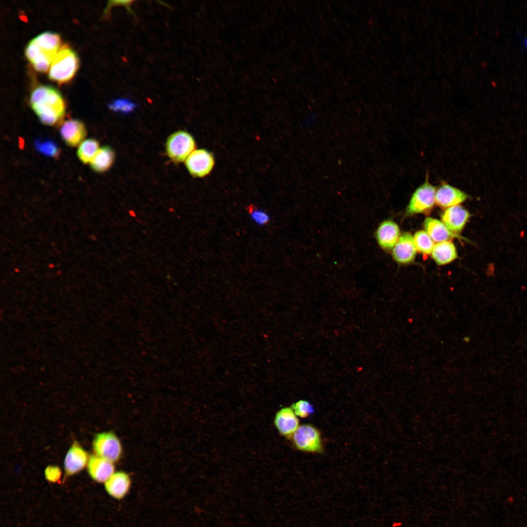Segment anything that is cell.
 I'll return each instance as SVG.
<instances>
[{"label":"cell","mask_w":527,"mask_h":527,"mask_svg":"<svg viewBox=\"0 0 527 527\" xmlns=\"http://www.w3.org/2000/svg\"><path fill=\"white\" fill-rule=\"evenodd\" d=\"M29 103L43 124L54 126L61 122L65 112V103L61 94L54 87H37L31 94Z\"/></svg>","instance_id":"6da1fadb"},{"label":"cell","mask_w":527,"mask_h":527,"mask_svg":"<svg viewBox=\"0 0 527 527\" xmlns=\"http://www.w3.org/2000/svg\"><path fill=\"white\" fill-rule=\"evenodd\" d=\"M60 44L61 38L58 34L44 32L28 42L25 55L36 70L44 72L50 67Z\"/></svg>","instance_id":"7a4b0ae2"},{"label":"cell","mask_w":527,"mask_h":527,"mask_svg":"<svg viewBox=\"0 0 527 527\" xmlns=\"http://www.w3.org/2000/svg\"><path fill=\"white\" fill-rule=\"evenodd\" d=\"M79 66L76 53L67 45L62 46L51 64L49 78L59 83L69 81L75 75Z\"/></svg>","instance_id":"3957f363"},{"label":"cell","mask_w":527,"mask_h":527,"mask_svg":"<svg viewBox=\"0 0 527 527\" xmlns=\"http://www.w3.org/2000/svg\"><path fill=\"white\" fill-rule=\"evenodd\" d=\"M92 446L96 455L113 463L118 462L122 456V444L113 432L97 434L93 440Z\"/></svg>","instance_id":"277c9868"},{"label":"cell","mask_w":527,"mask_h":527,"mask_svg":"<svg viewBox=\"0 0 527 527\" xmlns=\"http://www.w3.org/2000/svg\"><path fill=\"white\" fill-rule=\"evenodd\" d=\"M196 142L193 136L184 131H178L171 134L166 143L168 156L176 162L187 159L195 150Z\"/></svg>","instance_id":"5b68a950"},{"label":"cell","mask_w":527,"mask_h":527,"mask_svg":"<svg viewBox=\"0 0 527 527\" xmlns=\"http://www.w3.org/2000/svg\"><path fill=\"white\" fill-rule=\"evenodd\" d=\"M436 188L428 181L425 182L414 192L406 208V214L412 215L425 212L430 209L435 203Z\"/></svg>","instance_id":"8992f818"},{"label":"cell","mask_w":527,"mask_h":527,"mask_svg":"<svg viewBox=\"0 0 527 527\" xmlns=\"http://www.w3.org/2000/svg\"><path fill=\"white\" fill-rule=\"evenodd\" d=\"M214 165L213 154L205 149L194 150L185 160L188 172L196 178H203L209 175Z\"/></svg>","instance_id":"52a82bcc"},{"label":"cell","mask_w":527,"mask_h":527,"mask_svg":"<svg viewBox=\"0 0 527 527\" xmlns=\"http://www.w3.org/2000/svg\"><path fill=\"white\" fill-rule=\"evenodd\" d=\"M292 437L295 446L301 450L318 452L322 449L320 433L312 426L304 425L299 426Z\"/></svg>","instance_id":"ba28073f"},{"label":"cell","mask_w":527,"mask_h":527,"mask_svg":"<svg viewBox=\"0 0 527 527\" xmlns=\"http://www.w3.org/2000/svg\"><path fill=\"white\" fill-rule=\"evenodd\" d=\"M88 459L87 452L76 441L68 451L64 461L65 477L74 475L83 469Z\"/></svg>","instance_id":"9c48e42d"},{"label":"cell","mask_w":527,"mask_h":527,"mask_svg":"<svg viewBox=\"0 0 527 527\" xmlns=\"http://www.w3.org/2000/svg\"><path fill=\"white\" fill-rule=\"evenodd\" d=\"M60 132L62 140L67 145L71 147L80 145L86 135L84 124L77 119L68 120L63 122Z\"/></svg>","instance_id":"30bf717a"},{"label":"cell","mask_w":527,"mask_h":527,"mask_svg":"<svg viewBox=\"0 0 527 527\" xmlns=\"http://www.w3.org/2000/svg\"><path fill=\"white\" fill-rule=\"evenodd\" d=\"M468 196L461 190L442 182L435 193V203L439 206L449 208L464 202Z\"/></svg>","instance_id":"8fae6325"},{"label":"cell","mask_w":527,"mask_h":527,"mask_svg":"<svg viewBox=\"0 0 527 527\" xmlns=\"http://www.w3.org/2000/svg\"><path fill=\"white\" fill-rule=\"evenodd\" d=\"M131 485V479L126 472H115L105 482V488L113 498L121 500L128 493Z\"/></svg>","instance_id":"7c38bea8"},{"label":"cell","mask_w":527,"mask_h":527,"mask_svg":"<svg viewBox=\"0 0 527 527\" xmlns=\"http://www.w3.org/2000/svg\"><path fill=\"white\" fill-rule=\"evenodd\" d=\"M469 216L467 210L457 205L447 208L442 215V220L451 232L456 234L462 230Z\"/></svg>","instance_id":"4fadbf2b"},{"label":"cell","mask_w":527,"mask_h":527,"mask_svg":"<svg viewBox=\"0 0 527 527\" xmlns=\"http://www.w3.org/2000/svg\"><path fill=\"white\" fill-rule=\"evenodd\" d=\"M400 235L398 225L390 220L382 222L375 232L377 243L381 248L385 250L392 249L398 242Z\"/></svg>","instance_id":"5bb4252c"},{"label":"cell","mask_w":527,"mask_h":527,"mask_svg":"<svg viewBox=\"0 0 527 527\" xmlns=\"http://www.w3.org/2000/svg\"><path fill=\"white\" fill-rule=\"evenodd\" d=\"M416 251L413 237L411 234L406 232L400 237L392 248V256L399 263L407 264L414 259Z\"/></svg>","instance_id":"9a60e30c"},{"label":"cell","mask_w":527,"mask_h":527,"mask_svg":"<svg viewBox=\"0 0 527 527\" xmlns=\"http://www.w3.org/2000/svg\"><path fill=\"white\" fill-rule=\"evenodd\" d=\"M90 477L99 483L105 482L115 472L114 463L96 455H91L87 464Z\"/></svg>","instance_id":"2e32d148"},{"label":"cell","mask_w":527,"mask_h":527,"mask_svg":"<svg viewBox=\"0 0 527 527\" xmlns=\"http://www.w3.org/2000/svg\"><path fill=\"white\" fill-rule=\"evenodd\" d=\"M274 424L279 433L285 437H291L299 427V420L293 409L284 407L275 417Z\"/></svg>","instance_id":"e0dca14e"},{"label":"cell","mask_w":527,"mask_h":527,"mask_svg":"<svg viewBox=\"0 0 527 527\" xmlns=\"http://www.w3.org/2000/svg\"><path fill=\"white\" fill-rule=\"evenodd\" d=\"M426 232L435 242L449 241L454 237L460 236L451 232L441 221L430 217L426 218L424 222Z\"/></svg>","instance_id":"ac0fdd59"},{"label":"cell","mask_w":527,"mask_h":527,"mask_svg":"<svg viewBox=\"0 0 527 527\" xmlns=\"http://www.w3.org/2000/svg\"><path fill=\"white\" fill-rule=\"evenodd\" d=\"M431 256L438 265H444L456 259L457 254L454 244L450 242L446 241L438 243L434 245Z\"/></svg>","instance_id":"d6986e66"},{"label":"cell","mask_w":527,"mask_h":527,"mask_svg":"<svg viewBox=\"0 0 527 527\" xmlns=\"http://www.w3.org/2000/svg\"><path fill=\"white\" fill-rule=\"evenodd\" d=\"M115 158L113 149L108 146L100 148L90 162L91 169L97 173H103L112 166Z\"/></svg>","instance_id":"ffe728a7"},{"label":"cell","mask_w":527,"mask_h":527,"mask_svg":"<svg viewBox=\"0 0 527 527\" xmlns=\"http://www.w3.org/2000/svg\"><path fill=\"white\" fill-rule=\"evenodd\" d=\"M100 149L98 141L94 139L89 138L84 140L80 145L77 150V156L83 163H90Z\"/></svg>","instance_id":"44dd1931"},{"label":"cell","mask_w":527,"mask_h":527,"mask_svg":"<svg viewBox=\"0 0 527 527\" xmlns=\"http://www.w3.org/2000/svg\"><path fill=\"white\" fill-rule=\"evenodd\" d=\"M413 239L417 250L424 254L431 253L434 246V242L425 231H417Z\"/></svg>","instance_id":"7402d4cb"},{"label":"cell","mask_w":527,"mask_h":527,"mask_svg":"<svg viewBox=\"0 0 527 527\" xmlns=\"http://www.w3.org/2000/svg\"><path fill=\"white\" fill-rule=\"evenodd\" d=\"M36 149L41 153L50 157L58 158L60 150L54 142L47 139H38L35 141Z\"/></svg>","instance_id":"603a6c76"},{"label":"cell","mask_w":527,"mask_h":527,"mask_svg":"<svg viewBox=\"0 0 527 527\" xmlns=\"http://www.w3.org/2000/svg\"><path fill=\"white\" fill-rule=\"evenodd\" d=\"M108 107L114 111L128 113L136 108L137 105L128 99L121 98L114 100L109 103Z\"/></svg>","instance_id":"cb8c5ba5"},{"label":"cell","mask_w":527,"mask_h":527,"mask_svg":"<svg viewBox=\"0 0 527 527\" xmlns=\"http://www.w3.org/2000/svg\"><path fill=\"white\" fill-rule=\"evenodd\" d=\"M292 409L296 415L301 418L307 417L314 410L311 405L304 400H300L294 404L292 405Z\"/></svg>","instance_id":"d4e9b609"},{"label":"cell","mask_w":527,"mask_h":527,"mask_svg":"<svg viewBox=\"0 0 527 527\" xmlns=\"http://www.w3.org/2000/svg\"><path fill=\"white\" fill-rule=\"evenodd\" d=\"M46 479L51 483L59 482L62 475L61 470L57 466H48L44 471Z\"/></svg>","instance_id":"484cf974"},{"label":"cell","mask_w":527,"mask_h":527,"mask_svg":"<svg viewBox=\"0 0 527 527\" xmlns=\"http://www.w3.org/2000/svg\"><path fill=\"white\" fill-rule=\"evenodd\" d=\"M249 212L252 219L258 224L263 225L268 222L269 216L264 211L254 207H250Z\"/></svg>","instance_id":"4316f807"},{"label":"cell","mask_w":527,"mask_h":527,"mask_svg":"<svg viewBox=\"0 0 527 527\" xmlns=\"http://www.w3.org/2000/svg\"><path fill=\"white\" fill-rule=\"evenodd\" d=\"M518 37L520 40L521 45L523 50H525L527 51V37H523L520 33H518Z\"/></svg>","instance_id":"83f0119b"}]
</instances>
